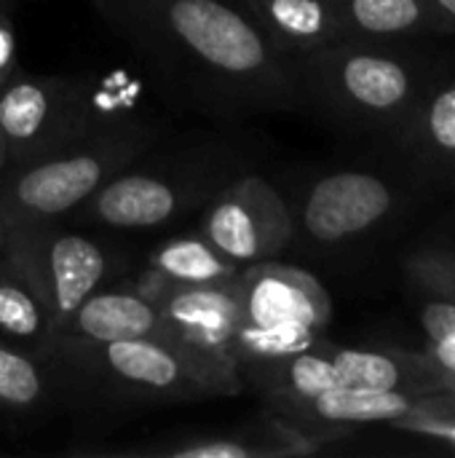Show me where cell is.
Instances as JSON below:
<instances>
[{"label": "cell", "instance_id": "obj_10", "mask_svg": "<svg viewBox=\"0 0 455 458\" xmlns=\"http://www.w3.org/2000/svg\"><path fill=\"white\" fill-rule=\"evenodd\" d=\"M282 193L292 212L295 244L322 255L367 239L397 209L394 185L367 169L319 172Z\"/></svg>", "mask_w": 455, "mask_h": 458}, {"label": "cell", "instance_id": "obj_18", "mask_svg": "<svg viewBox=\"0 0 455 458\" xmlns=\"http://www.w3.org/2000/svg\"><path fill=\"white\" fill-rule=\"evenodd\" d=\"M62 411L56 381L46 360L0 344V421L35 427Z\"/></svg>", "mask_w": 455, "mask_h": 458}, {"label": "cell", "instance_id": "obj_5", "mask_svg": "<svg viewBox=\"0 0 455 458\" xmlns=\"http://www.w3.org/2000/svg\"><path fill=\"white\" fill-rule=\"evenodd\" d=\"M166 134L161 121L121 113L46 156L5 166L0 217L5 223L64 220Z\"/></svg>", "mask_w": 455, "mask_h": 458}, {"label": "cell", "instance_id": "obj_3", "mask_svg": "<svg viewBox=\"0 0 455 458\" xmlns=\"http://www.w3.org/2000/svg\"><path fill=\"white\" fill-rule=\"evenodd\" d=\"M292 64L303 110L351 131L383 134L397 145L440 78L408 43L341 40Z\"/></svg>", "mask_w": 455, "mask_h": 458}, {"label": "cell", "instance_id": "obj_7", "mask_svg": "<svg viewBox=\"0 0 455 458\" xmlns=\"http://www.w3.org/2000/svg\"><path fill=\"white\" fill-rule=\"evenodd\" d=\"M126 282L161 311L166 346L204 384L212 400L244 394V381L233 354L241 325V301L236 279L225 284L182 287L158 274L134 266Z\"/></svg>", "mask_w": 455, "mask_h": 458}, {"label": "cell", "instance_id": "obj_28", "mask_svg": "<svg viewBox=\"0 0 455 458\" xmlns=\"http://www.w3.org/2000/svg\"><path fill=\"white\" fill-rule=\"evenodd\" d=\"M8 166V153H5V137H3V129H0V174L5 172Z\"/></svg>", "mask_w": 455, "mask_h": 458}, {"label": "cell", "instance_id": "obj_13", "mask_svg": "<svg viewBox=\"0 0 455 458\" xmlns=\"http://www.w3.org/2000/svg\"><path fill=\"white\" fill-rule=\"evenodd\" d=\"M161 341L166 344V330L161 311L145 295H139L126 276L115 284L97 290L86 298L56 330L51 346H102L115 341ZM46 349V352H48Z\"/></svg>", "mask_w": 455, "mask_h": 458}, {"label": "cell", "instance_id": "obj_8", "mask_svg": "<svg viewBox=\"0 0 455 458\" xmlns=\"http://www.w3.org/2000/svg\"><path fill=\"white\" fill-rule=\"evenodd\" d=\"M88 75L19 72L0 89V129L8 166L46 156L83 131L121 115Z\"/></svg>", "mask_w": 455, "mask_h": 458}, {"label": "cell", "instance_id": "obj_14", "mask_svg": "<svg viewBox=\"0 0 455 458\" xmlns=\"http://www.w3.org/2000/svg\"><path fill=\"white\" fill-rule=\"evenodd\" d=\"M341 386L400 392L410 397H429L445 392L442 373L429 352L410 349H354L330 344Z\"/></svg>", "mask_w": 455, "mask_h": 458}, {"label": "cell", "instance_id": "obj_2", "mask_svg": "<svg viewBox=\"0 0 455 458\" xmlns=\"http://www.w3.org/2000/svg\"><path fill=\"white\" fill-rule=\"evenodd\" d=\"M263 161L260 134L241 123H217L212 131L185 137L166 134L64 220L121 236L169 231L196 220L225 185L260 169Z\"/></svg>", "mask_w": 455, "mask_h": 458}, {"label": "cell", "instance_id": "obj_24", "mask_svg": "<svg viewBox=\"0 0 455 458\" xmlns=\"http://www.w3.org/2000/svg\"><path fill=\"white\" fill-rule=\"evenodd\" d=\"M21 72L19 48H16V27H13V8L0 5V89Z\"/></svg>", "mask_w": 455, "mask_h": 458}, {"label": "cell", "instance_id": "obj_17", "mask_svg": "<svg viewBox=\"0 0 455 458\" xmlns=\"http://www.w3.org/2000/svg\"><path fill=\"white\" fill-rule=\"evenodd\" d=\"M346 40L408 43L410 38L451 35L432 0H338Z\"/></svg>", "mask_w": 455, "mask_h": 458}, {"label": "cell", "instance_id": "obj_19", "mask_svg": "<svg viewBox=\"0 0 455 458\" xmlns=\"http://www.w3.org/2000/svg\"><path fill=\"white\" fill-rule=\"evenodd\" d=\"M400 148H405L424 172L440 180H455V67L451 75L434 81L400 140Z\"/></svg>", "mask_w": 455, "mask_h": 458}, {"label": "cell", "instance_id": "obj_16", "mask_svg": "<svg viewBox=\"0 0 455 458\" xmlns=\"http://www.w3.org/2000/svg\"><path fill=\"white\" fill-rule=\"evenodd\" d=\"M239 373L244 392H255L260 405H287L341 386L327 338L282 360L241 365Z\"/></svg>", "mask_w": 455, "mask_h": 458}, {"label": "cell", "instance_id": "obj_4", "mask_svg": "<svg viewBox=\"0 0 455 458\" xmlns=\"http://www.w3.org/2000/svg\"><path fill=\"white\" fill-rule=\"evenodd\" d=\"M43 360L54 373L62 411L86 432H105L142 411L212 400L161 341L51 346Z\"/></svg>", "mask_w": 455, "mask_h": 458}, {"label": "cell", "instance_id": "obj_21", "mask_svg": "<svg viewBox=\"0 0 455 458\" xmlns=\"http://www.w3.org/2000/svg\"><path fill=\"white\" fill-rule=\"evenodd\" d=\"M51 335L54 322L43 298L8 260L0 258V344L43 360Z\"/></svg>", "mask_w": 455, "mask_h": 458}, {"label": "cell", "instance_id": "obj_22", "mask_svg": "<svg viewBox=\"0 0 455 458\" xmlns=\"http://www.w3.org/2000/svg\"><path fill=\"white\" fill-rule=\"evenodd\" d=\"M324 341L322 333H306V330H271V327H257L241 319L233 341V354L239 368L252 365V362H268V360H282L298 352H306Z\"/></svg>", "mask_w": 455, "mask_h": 458}, {"label": "cell", "instance_id": "obj_30", "mask_svg": "<svg viewBox=\"0 0 455 458\" xmlns=\"http://www.w3.org/2000/svg\"><path fill=\"white\" fill-rule=\"evenodd\" d=\"M0 5H5V8H16V0H0Z\"/></svg>", "mask_w": 455, "mask_h": 458}, {"label": "cell", "instance_id": "obj_20", "mask_svg": "<svg viewBox=\"0 0 455 458\" xmlns=\"http://www.w3.org/2000/svg\"><path fill=\"white\" fill-rule=\"evenodd\" d=\"M137 266L182 287L225 284V282H233L241 268L231 258H225L196 225L188 231L164 236L161 242L147 247L142 258L137 260Z\"/></svg>", "mask_w": 455, "mask_h": 458}, {"label": "cell", "instance_id": "obj_12", "mask_svg": "<svg viewBox=\"0 0 455 458\" xmlns=\"http://www.w3.org/2000/svg\"><path fill=\"white\" fill-rule=\"evenodd\" d=\"M241 319L271 330L322 333L333 319V298L306 268L279 258L241 266L236 274Z\"/></svg>", "mask_w": 455, "mask_h": 458}, {"label": "cell", "instance_id": "obj_31", "mask_svg": "<svg viewBox=\"0 0 455 458\" xmlns=\"http://www.w3.org/2000/svg\"><path fill=\"white\" fill-rule=\"evenodd\" d=\"M0 454H3V451H0Z\"/></svg>", "mask_w": 455, "mask_h": 458}, {"label": "cell", "instance_id": "obj_6", "mask_svg": "<svg viewBox=\"0 0 455 458\" xmlns=\"http://www.w3.org/2000/svg\"><path fill=\"white\" fill-rule=\"evenodd\" d=\"M0 258L38 290L54 330L97 290L129 276L139 260L121 233L72 220L5 223Z\"/></svg>", "mask_w": 455, "mask_h": 458}, {"label": "cell", "instance_id": "obj_29", "mask_svg": "<svg viewBox=\"0 0 455 458\" xmlns=\"http://www.w3.org/2000/svg\"><path fill=\"white\" fill-rule=\"evenodd\" d=\"M3 239H5V220L0 217V250H3Z\"/></svg>", "mask_w": 455, "mask_h": 458}, {"label": "cell", "instance_id": "obj_9", "mask_svg": "<svg viewBox=\"0 0 455 458\" xmlns=\"http://www.w3.org/2000/svg\"><path fill=\"white\" fill-rule=\"evenodd\" d=\"M327 448L330 443L322 435L260 405L257 413L236 424L188 427L121 445L80 437L78 445L64 448L62 454L86 458H290L314 456Z\"/></svg>", "mask_w": 455, "mask_h": 458}, {"label": "cell", "instance_id": "obj_23", "mask_svg": "<svg viewBox=\"0 0 455 458\" xmlns=\"http://www.w3.org/2000/svg\"><path fill=\"white\" fill-rule=\"evenodd\" d=\"M405 271L426 298L455 303V252L421 250L408 260Z\"/></svg>", "mask_w": 455, "mask_h": 458}, {"label": "cell", "instance_id": "obj_25", "mask_svg": "<svg viewBox=\"0 0 455 458\" xmlns=\"http://www.w3.org/2000/svg\"><path fill=\"white\" fill-rule=\"evenodd\" d=\"M418 319H421V325H424L429 341H434V338H440V335L455 330V303H451V301H440V298H429V301L421 306Z\"/></svg>", "mask_w": 455, "mask_h": 458}, {"label": "cell", "instance_id": "obj_27", "mask_svg": "<svg viewBox=\"0 0 455 458\" xmlns=\"http://www.w3.org/2000/svg\"><path fill=\"white\" fill-rule=\"evenodd\" d=\"M432 3H434L437 13L442 16L448 32H455V0H432Z\"/></svg>", "mask_w": 455, "mask_h": 458}, {"label": "cell", "instance_id": "obj_1", "mask_svg": "<svg viewBox=\"0 0 455 458\" xmlns=\"http://www.w3.org/2000/svg\"><path fill=\"white\" fill-rule=\"evenodd\" d=\"M174 99L215 123L303 113L298 75L244 0H88Z\"/></svg>", "mask_w": 455, "mask_h": 458}, {"label": "cell", "instance_id": "obj_15", "mask_svg": "<svg viewBox=\"0 0 455 458\" xmlns=\"http://www.w3.org/2000/svg\"><path fill=\"white\" fill-rule=\"evenodd\" d=\"M287 59L346 40L338 0H244Z\"/></svg>", "mask_w": 455, "mask_h": 458}, {"label": "cell", "instance_id": "obj_11", "mask_svg": "<svg viewBox=\"0 0 455 458\" xmlns=\"http://www.w3.org/2000/svg\"><path fill=\"white\" fill-rule=\"evenodd\" d=\"M196 228L236 266L282 258L295 244V223L282 188L260 169L225 185L198 215Z\"/></svg>", "mask_w": 455, "mask_h": 458}, {"label": "cell", "instance_id": "obj_26", "mask_svg": "<svg viewBox=\"0 0 455 458\" xmlns=\"http://www.w3.org/2000/svg\"><path fill=\"white\" fill-rule=\"evenodd\" d=\"M429 357L437 362L445 386H448L451 392H455V330H451V333H445V335H440V338L432 341Z\"/></svg>", "mask_w": 455, "mask_h": 458}]
</instances>
